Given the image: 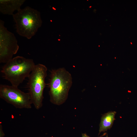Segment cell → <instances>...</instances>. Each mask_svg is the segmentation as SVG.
Wrapping results in <instances>:
<instances>
[{"instance_id":"30bf717a","label":"cell","mask_w":137,"mask_h":137,"mask_svg":"<svg viewBox=\"0 0 137 137\" xmlns=\"http://www.w3.org/2000/svg\"><path fill=\"white\" fill-rule=\"evenodd\" d=\"M106 134V133H105L102 135L98 137H101L105 135ZM82 137H90L88 136L86 133H82Z\"/></svg>"},{"instance_id":"3957f363","label":"cell","mask_w":137,"mask_h":137,"mask_svg":"<svg viewBox=\"0 0 137 137\" xmlns=\"http://www.w3.org/2000/svg\"><path fill=\"white\" fill-rule=\"evenodd\" d=\"M12 16L17 33L28 39L35 35L42 25L40 12L28 6L21 9Z\"/></svg>"},{"instance_id":"277c9868","label":"cell","mask_w":137,"mask_h":137,"mask_svg":"<svg viewBox=\"0 0 137 137\" xmlns=\"http://www.w3.org/2000/svg\"><path fill=\"white\" fill-rule=\"evenodd\" d=\"M47 68L41 64H36L28 77L27 83L28 92L32 104L38 110L43 105V93L46 85L45 79Z\"/></svg>"},{"instance_id":"ba28073f","label":"cell","mask_w":137,"mask_h":137,"mask_svg":"<svg viewBox=\"0 0 137 137\" xmlns=\"http://www.w3.org/2000/svg\"><path fill=\"white\" fill-rule=\"evenodd\" d=\"M116 113L115 111H110L102 115L99 124V134L101 132L106 131L111 128L115 119Z\"/></svg>"},{"instance_id":"52a82bcc","label":"cell","mask_w":137,"mask_h":137,"mask_svg":"<svg viewBox=\"0 0 137 137\" xmlns=\"http://www.w3.org/2000/svg\"><path fill=\"white\" fill-rule=\"evenodd\" d=\"M25 0H0V11L2 14L13 15L15 11H18L25 2Z\"/></svg>"},{"instance_id":"5b68a950","label":"cell","mask_w":137,"mask_h":137,"mask_svg":"<svg viewBox=\"0 0 137 137\" xmlns=\"http://www.w3.org/2000/svg\"><path fill=\"white\" fill-rule=\"evenodd\" d=\"M0 98L17 108L30 109L32 107L29 93L22 91L18 87L0 84Z\"/></svg>"},{"instance_id":"8992f818","label":"cell","mask_w":137,"mask_h":137,"mask_svg":"<svg viewBox=\"0 0 137 137\" xmlns=\"http://www.w3.org/2000/svg\"><path fill=\"white\" fill-rule=\"evenodd\" d=\"M4 22L0 20V62L6 63L12 59L19 48L14 34L5 27Z\"/></svg>"},{"instance_id":"7a4b0ae2","label":"cell","mask_w":137,"mask_h":137,"mask_svg":"<svg viewBox=\"0 0 137 137\" xmlns=\"http://www.w3.org/2000/svg\"><path fill=\"white\" fill-rule=\"evenodd\" d=\"M36 65L32 59L18 56L5 63L1 72L11 85L18 87L28 77Z\"/></svg>"},{"instance_id":"7c38bea8","label":"cell","mask_w":137,"mask_h":137,"mask_svg":"<svg viewBox=\"0 0 137 137\" xmlns=\"http://www.w3.org/2000/svg\"></svg>"},{"instance_id":"9c48e42d","label":"cell","mask_w":137,"mask_h":137,"mask_svg":"<svg viewBox=\"0 0 137 137\" xmlns=\"http://www.w3.org/2000/svg\"><path fill=\"white\" fill-rule=\"evenodd\" d=\"M5 134L3 130L2 126L0 124V137H4Z\"/></svg>"},{"instance_id":"6da1fadb","label":"cell","mask_w":137,"mask_h":137,"mask_svg":"<svg viewBox=\"0 0 137 137\" xmlns=\"http://www.w3.org/2000/svg\"><path fill=\"white\" fill-rule=\"evenodd\" d=\"M72 84V75L65 68L52 70L48 84L50 101L57 105L64 102Z\"/></svg>"},{"instance_id":"8fae6325","label":"cell","mask_w":137,"mask_h":137,"mask_svg":"<svg viewBox=\"0 0 137 137\" xmlns=\"http://www.w3.org/2000/svg\"><path fill=\"white\" fill-rule=\"evenodd\" d=\"M106 137H108V134H107V136H106Z\"/></svg>"}]
</instances>
